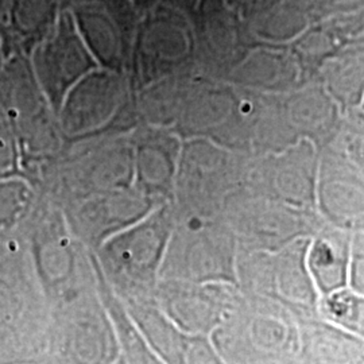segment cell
I'll list each match as a JSON object with an SVG mask.
<instances>
[{
    "instance_id": "6da1fadb",
    "label": "cell",
    "mask_w": 364,
    "mask_h": 364,
    "mask_svg": "<svg viewBox=\"0 0 364 364\" xmlns=\"http://www.w3.org/2000/svg\"><path fill=\"white\" fill-rule=\"evenodd\" d=\"M50 306L25 240H0V364H41Z\"/></svg>"
},
{
    "instance_id": "7a4b0ae2",
    "label": "cell",
    "mask_w": 364,
    "mask_h": 364,
    "mask_svg": "<svg viewBox=\"0 0 364 364\" xmlns=\"http://www.w3.org/2000/svg\"><path fill=\"white\" fill-rule=\"evenodd\" d=\"M77 296L50 308V332L41 364H114L117 333Z\"/></svg>"
},
{
    "instance_id": "3957f363",
    "label": "cell",
    "mask_w": 364,
    "mask_h": 364,
    "mask_svg": "<svg viewBox=\"0 0 364 364\" xmlns=\"http://www.w3.org/2000/svg\"><path fill=\"white\" fill-rule=\"evenodd\" d=\"M27 188H0V240L14 237L13 231L25 225L36 204Z\"/></svg>"
}]
</instances>
